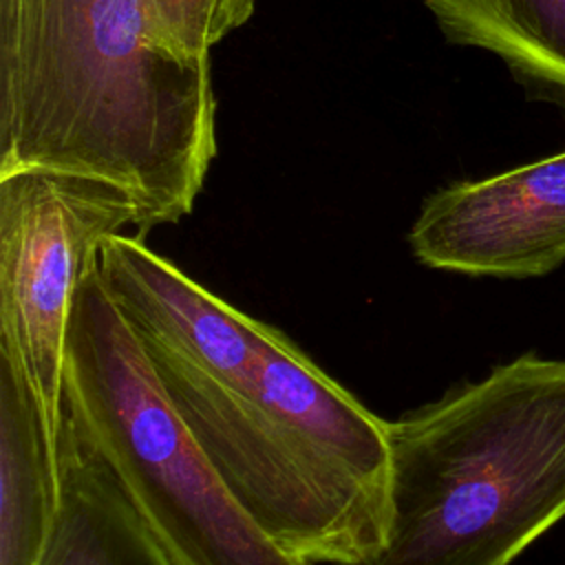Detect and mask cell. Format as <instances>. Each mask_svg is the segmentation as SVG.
<instances>
[{
    "label": "cell",
    "instance_id": "cell-2",
    "mask_svg": "<svg viewBox=\"0 0 565 565\" xmlns=\"http://www.w3.org/2000/svg\"><path fill=\"white\" fill-rule=\"evenodd\" d=\"M214 157L210 57L172 49L150 0H0V174L106 179L143 238L194 210Z\"/></svg>",
    "mask_w": 565,
    "mask_h": 565
},
{
    "label": "cell",
    "instance_id": "cell-9",
    "mask_svg": "<svg viewBox=\"0 0 565 565\" xmlns=\"http://www.w3.org/2000/svg\"><path fill=\"white\" fill-rule=\"evenodd\" d=\"M448 42L505 62L541 97L565 99V0H422Z\"/></svg>",
    "mask_w": 565,
    "mask_h": 565
},
{
    "label": "cell",
    "instance_id": "cell-5",
    "mask_svg": "<svg viewBox=\"0 0 565 565\" xmlns=\"http://www.w3.org/2000/svg\"><path fill=\"white\" fill-rule=\"evenodd\" d=\"M137 216L135 199L106 179L46 168L0 174V349L26 375L55 444L77 287L102 243Z\"/></svg>",
    "mask_w": 565,
    "mask_h": 565
},
{
    "label": "cell",
    "instance_id": "cell-4",
    "mask_svg": "<svg viewBox=\"0 0 565 565\" xmlns=\"http://www.w3.org/2000/svg\"><path fill=\"white\" fill-rule=\"evenodd\" d=\"M64 415L172 565H311L278 547L238 505L170 404L97 263L73 300Z\"/></svg>",
    "mask_w": 565,
    "mask_h": 565
},
{
    "label": "cell",
    "instance_id": "cell-1",
    "mask_svg": "<svg viewBox=\"0 0 565 565\" xmlns=\"http://www.w3.org/2000/svg\"><path fill=\"white\" fill-rule=\"evenodd\" d=\"M97 269L249 519L311 565H369L386 521V422L280 329L214 296L141 236L106 238Z\"/></svg>",
    "mask_w": 565,
    "mask_h": 565
},
{
    "label": "cell",
    "instance_id": "cell-8",
    "mask_svg": "<svg viewBox=\"0 0 565 565\" xmlns=\"http://www.w3.org/2000/svg\"><path fill=\"white\" fill-rule=\"evenodd\" d=\"M57 508V444L26 375L0 349V565H40Z\"/></svg>",
    "mask_w": 565,
    "mask_h": 565
},
{
    "label": "cell",
    "instance_id": "cell-10",
    "mask_svg": "<svg viewBox=\"0 0 565 565\" xmlns=\"http://www.w3.org/2000/svg\"><path fill=\"white\" fill-rule=\"evenodd\" d=\"M163 38L183 55L210 57L230 31L243 26L256 0H150Z\"/></svg>",
    "mask_w": 565,
    "mask_h": 565
},
{
    "label": "cell",
    "instance_id": "cell-7",
    "mask_svg": "<svg viewBox=\"0 0 565 565\" xmlns=\"http://www.w3.org/2000/svg\"><path fill=\"white\" fill-rule=\"evenodd\" d=\"M57 461L60 508L40 565H172L66 415Z\"/></svg>",
    "mask_w": 565,
    "mask_h": 565
},
{
    "label": "cell",
    "instance_id": "cell-3",
    "mask_svg": "<svg viewBox=\"0 0 565 565\" xmlns=\"http://www.w3.org/2000/svg\"><path fill=\"white\" fill-rule=\"evenodd\" d=\"M369 565H510L565 519V360L523 353L386 422Z\"/></svg>",
    "mask_w": 565,
    "mask_h": 565
},
{
    "label": "cell",
    "instance_id": "cell-6",
    "mask_svg": "<svg viewBox=\"0 0 565 565\" xmlns=\"http://www.w3.org/2000/svg\"><path fill=\"white\" fill-rule=\"evenodd\" d=\"M413 256L466 276L534 278L565 260V150L433 192L408 230Z\"/></svg>",
    "mask_w": 565,
    "mask_h": 565
}]
</instances>
